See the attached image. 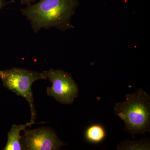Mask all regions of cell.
Masks as SVG:
<instances>
[{
  "mask_svg": "<svg viewBox=\"0 0 150 150\" xmlns=\"http://www.w3.org/2000/svg\"><path fill=\"white\" fill-rule=\"evenodd\" d=\"M118 150H148L150 149L149 139H143L131 141L128 139L122 142L117 146Z\"/></svg>",
  "mask_w": 150,
  "mask_h": 150,
  "instance_id": "ba28073f",
  "label": "cell"
},
{
  "mask_svg": "<svg viewBox=\"0 0 150 150\" xmlns=\"http://www.w3.org/2000/svg\"><path fill=\"white\" fill-rule=\"evenodd\" d=\"M14 1H11L9 2H7L5 1L4 0H0V11L6 5L8 4L9 3L13 2Z\"/></svg>",
  "mask_w": 150,
  "mask_h": 150,
  "instance_id": "9c48e42d",
  "label": "cell"
},
{
  "mask_svg": "<svg viewBox=\"0 0 150 150\" xmlns=\"http://www.w3.org/2000/svg\"><path fill=\"white\" fill-rule=\"evenodd\" d=\"M23 131L20 143L25 150H56L66 146L61 141L53 129L42 127Z\"/></svg>",
  "mask_w": 150,
  "mask_h": 150,
  "instance_id": "5b68a950",
  "label": "cell"
},
{
  "mask_svg": "<svg viewBox=\"0 0 150 150\" xmlns=\"http://www.w3.org/2000/svg\"><path fill=\"white\" fill-rule=\"evenodd\" d=\"M126 99L117 103L113 111L125 123L124 131L133 137L150 131V97L147 93L139 88L126 95Z\"/></svg>",
  "mask_w": 150,
  "mask_h": 150,
  "instance_id": "7a4b0ae2",
  "label": "cell"
},
{
  "mask_svg": "<svg viewBox=\"0 0 150 150\" xmlns=\"http://www.w3.org/2000/svg\"><path fill=\"white\" fill-rule=\"evenodd\" d=\"M52 86L47 88V95L63 104H71L79 94L77 84L69 73L62 70L51 69L42 72Z\"/></svg>",
  "mask_w": 150,
  "mask_h": 150,
  "instance_id": "277c9868",
  "label": "cell"
},
{
  "mask_svg": "<svg viewBox=\"0 0 150 150\" xmlns=\"http://www.w3.org/2000/svg\"><path fill=\"white\" fill-rule=\"evenodd\" d=\"M35 122H28L25 124L16 125L13 124L8 133V140L4 150H21V144L20 143L21 136V132L24 131L26 127H30Z\"/></svg>",
  "mask_w": 150,
  "mask_h": 150,
  "instance_id": "8992f818",
  "label": "cell"
},
{
  "mask_svg": "<svg viewBox=\"0 0 150 150\" xmlns=\"http://www.w3.org/2000/svg\"><path fill=\"white\" fill-rule=\"evenodd\" d=\"M36 1V0H20V1L22 4L28 5L31 4V3L34 2Z\"/></svg>",
  "mask_w": 150,
  "mask_h": 150,
  "instance_id": "30bf717a",
  "label": "cell"
},
{
  "mask_svg": "<svg viewBox=\"0 0 150 150\" xmlns=\"http://www.w3.org/2000/svg\"><path fill=\"white\" fill-rule=\"evenodd\" d=\"M0 78L6 88L27 100L30 108V121L35 122L36 111L33 103L34 98L31 86L35 81L46 79L43 74L23 68L13 67L0 71Z\"/></svg>",
  "mask_w": 150,
  "mask_h": 150,
  "instance_id": "3957f363",
  "label": "cell"
},
{
  "mask_svg": "<svg viewBox=\"0 0 150 150\" xmlns=\"http://www.w3.org/2000/svg\"><path fill=\"white\" fill-rule=\"evenodd\" d=\"M106 135L105 129L100 124H92L89 126L85 132L86 140L92 144H98L102 142Z\"/></svg>",
  "mask_w": 150,
  "mask_h": 150,
  "instance_id": "52a82bcc",
  "label": "cell"
},
{
  "mask_svg": "<svg viewBox=\"0 0 150 150\" xmlns=\"http://www.w3.org/2000/svg\"><path fill=\"white\" fill-rule=\"evenodd\" d=\"M79 5V0H39L22 8L21 12L35 33L52 28L64 31L74 28L71 18Z\"/></svg>",
  "mask_w": 150,
  "mask_h": 150,
  "instance_id": "6da1fadb",
  "label": "cell"
}]
</instances>
